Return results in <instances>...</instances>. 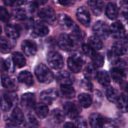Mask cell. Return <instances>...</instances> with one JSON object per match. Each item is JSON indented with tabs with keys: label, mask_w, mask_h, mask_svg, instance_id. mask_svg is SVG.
Segmentation results:
<instances>
[{
	"label": "cell",
	"mask_w": 128,
	"mask_h": 128,
	"mask_svg": "<svg viewBox=\"0 0 128 128\" xmlns=\"http://www.w3.org/2000/svg\"><path fill=\"white\" fill-rule=\"evenodd\" d=\"M128 74V66L127 63L121 59L118 60L115 64L114 67L110 70L112 78L115 82L118 83H122Z\"/></svg>",
	"instance_id": "obj_1"
},
{
	"label": "cell",
	"mask_w": 128,
	"mask_h": 128,
	"mask_svg": "<svg viewBox=\"0 0 128 128\" xmlns=\"http://www.w3.org/2000/svg\"><path fill=\"white\" fill-rule=\"evenodd\" d=\"M35 76L38 80L42 83H50L54 78V75L52 70L45 64H38L34 70Z\"/></svg>",
	"instance_id": "obj_2"
},
{
	"label": "cell",
	"mask_w": 128,
	"mask_h": 128,
	"mask_svg": "<svg viewBox=\"0 0 128 128\" xmlns=\"http://www.w3.org/2000/svg\"><path fill=\"white\" fill-rule=\"evenodd\" d=\"M85 63V57L80 53H76L72 56L69 57L68 59V66L69 69L75 74L80 73L82 70Z\"/></svg>",
	"instance_id": "obj_3"
},
{
	"label": "cell",
	"mask_w": 128,
	"mask_h": 128,
	"mask_svg": "<svg viewBox=\"0 0 128 128\" xmlns=\"http://www.w3.org/2000/svg\"><path fill=\"white\" fill-rule=\"evenodd\" d=\"M18 101L17 95L14 92L4 94L1 98V109L4 112H8L14 107Z\"/></svg>",
	"instance_id": "obj_4"
},
{
	"label": "cell",
	"mask_w": 128,
	"mask_h": 128,
	"mask_svg": "<svg viewBox=\"0 0 128 128\" xmlns=\"http://www.w3.org/2000/svg\"><path fill=\"white\" fill-rule=\"evenodd\" d=\"M93 32L100 39H106L110 34V27L104 21H97L93 26Z\"/></svg>",
	"instance_id": "obj_5"
},
{
	"label": "cell",
	"mask_w": 128,
	"mask_h": 128,
	"mask_svg": "<svg viewBox=\"0 0 128 128\" xmlns=\"http://www.w3.org/2000/svg\"><path fill=\"white\" fill-rule=\"evenodd\" d=\"M47 62L50 68L54 70H61L64 64L63 57L58 52L55 51H51L48 53Z\"/></svg>",
	"instance_id": "obj_6"
},
{
	"label": "cell",
	"mask_w": 128,
	"mask_h": 128,
	"mask_svg": "<svg viewBox=\"0 0 128 128\" xmlns=\"http://www.w3.org/2000/svg\"><path fill=\"white\" fill-rule=\"evenodd\" d=\"M38 15L40 18L41 21L48 24H52L56 20V15L55 10L50 7H46L44 8H42L40 10H39Z\"/></svg>",
	"instance_id": "obj_7"
},
{
	"label": "cell",
	"mask_w": 128,
	"mask_h": 128,
	"mask_svg": "<svg viewBox=\"0 0 128 128\" xmlns=\"http://www.w3.org/2000/svg\"><path fill=\"white\" fill-rule=\"evenodd\" d=\"M21 104L26 111H31L36 106V98L32 93H26L22 96Z\"/></svg>",
	"instance_id": "obj_8"
},
{
	"label": "cell",
	"mask_w": 128,
	"mask_h": 128,
	"mask_svg": "<svg viewBox=\"0 0 128 128\" xmlns=\"http://www.w3.org/2000/svg\"><path fill=\"white\" fill-rule=\"evenodd\" d=\"M110 34L116 39H121L125 36V27L122 22L117 21L110 26Z\"/></svg>",
	"instance_id": "obj_9"
},
{
	"label": "cell",
	"mask_w": 128,
	"mask_h": 128,
	"mask_svg": "<svg viewBox=\"0 0 128 128\" xmlns=\"http://www.w3.org/2000/svg\"><path fill=\"white\" fill-rule=\"evenodd\" d=\"M76 17L79 22L85 27H88L91 23V15L88 10L84 8L80 7L77 9Z\"/></svg>",
	"instance_id": "obj_10"
},
{
	"label": "cell",
	"mask_w": 128,
	"mask_h": 128,
	"mask_svg": "<svg viewBox=\"0 0 128 128\" xmlns=\"http://www.w3.org/2000/svg\"><path fill=\"white\" fill-rule=\"evenodd\" d=\"M58 46L64 51H71L76 47L70 36L67 34H62L58 38Z\"/></svg>",
	"instance_id": "obj_11"
},
{
	"label": "cell",
	"mask_w": 128,
	"mask_h": 128,
	"mask_svg": "<svg viewBox=\"0 0 128 128\" xmlns=\"http://www.w3.org/2000/svg\"><path fill=\"white\" fill-rule=\"evenodd\" d=\"M64 112L68 118L72 119H76L77 118H79L80 109L75 104L68 102L64 105Z\"/></svg>",
	"instance_id": "obj_12"
},
{
	"label": "cell",
	"mask_w": 128,
	"mask_h": 128,
	"mask_svg": "<svg viewBox=\"0 0 128 128\" xmlns=\"http://www.w3.org/2000/svg\"><path fill=\"white\" fill-rule=\"evenodd\" d=\"M58 94L56 89L51 88L46 91H44L40 94V100L43 103L46 105H51L57 98Z\"/></svg>",
	"instance_id": "obj_13"
},
{
	"label": "cell",
	"mask_w": 128,
	"mask_h": 128,
	"mask_svg": "<svg viewBox=\"0 0 128 128\" xmlns=\"http://www.w3.org/2000/svg\"><path fill=\"white\" fill-rule=\"evenodd\" d=\"M24 122V114L22 111L19 108H15L12 111L8 124L19 126Z\"/></svg>",
	"instance_id": "obj_14"
},
{
	"label": "cell",
	"mask_w": 128,
	"mask_h": 128,
	"mask_svg": "<svg viewBox=\"0 0 128 128\" xmlns=\"http://www.w3.org/2000/svg\"><path fill=\"white\" fill-rule=\"evenodd\" d=\"M33 34L38 37H45L50 33L48 26L43 21H36L33 24Z\"/></svg>",
	"instance_id": "obj_15"
},
{
	"label": "cell",
	"mask_w": 128,
	"mask_h": 128,
	"mask_svg": "<svg viewBox=\"0 0 128 128\" xmlns=\"http://www.w3.org/2000/svg\"><path fill=\"white\" fill-rule=\"evenodd\" d=\"M22 28L16 24H9L5 26V34L10 40H16L20 38Z\"/></svg>",
	"instance_id": "obj_16"
},
{
	"label": "cell",
	"mask_w": 128,
	"mask_h": 128,
	"mask_svg": "<svg viewBox=\"0 0 128 128\" xmlns=\"http://www.w3.org/2000/svg\"><path fill=\"white\" fill-rule=\"evenodd\" d=\"M2 85L4 88L9 90L10 92H14L17 88V81L16 79L6 74L2 75Z\"/></svg>",
	"instance_id": "obj_17"
},
{
	"label": "cell",
	"mask_w": 128,
	"mask_h": 128,
	"mask_svg": "<svg viewBox=\"0 0 128 128\" xmlns=\"http://www.w3.org/2000/svg\"><path fill=\"white\" fill-rule=\"evenodd\" d=\"M58 20H59L60 26L66 30H70V29L74 30L75 28L77 27V26L75 25L74 20L67 14H60L58 17Z\"/></svg>",
	"instance_id": "obj_18"
},
{
	"label": "cell",
	"mask_w": 128,
	"mask_h": 128,
	"mask_svg": "<svg viewBox=\"0 0 128 128\" xmlns=\"http://www.w3.org/2000/svg\"><path fill=\"white\" fill-rule=\"evenodd\" d=\"M106 118L99 113H93L90 118V125L92 128H104Z\"/></svg>",
	"instance_id": "obj_19"
},
{
	"label": "cell",
	"mask_w": 128,
	"mask_h": 128,
	"mask_svg": "<svg viewBox=\"0 0 128 128\" xmlns=\"http://www.w3.org/2000/svg\"><path fill=\"white\" fill-rule=\"evenodd\" d=\"M22 50L27 56H33L38 51V47L35 43L31 40H24L22 43Z\"/></svg>",
	"instance_id": "obj_20"
},
{
	"label": "cell",
	"mask_w": 128,
	"mask_h": 128,
	"mask_svg": "<svg viewBox=\"0 0 128 128\" xmlns=\"http://www.w3.org/2000/svg\"><path fill=\"white\" fill-rule=\"evenodd\" d=\"M69 36H70L72 42L75 45V46L82 44L85 36H84L83 32L80 30V28L78 26L76 28H75L74 30H72V32Z\"/></svg>",
	"instance_id": "obj_21"
},
{
	"label": "cell",
	"mask_w": 128,
	"mask_h": 128,
	"mask_svg": "<svg viewBox=\"0 0 128 128\" xmlns=\"http://www.w3.org/2000/svg\"><path fill=\"white\" fill-rule=\"evenodd\" d=\"M88 4L95 16H100L104 10V2L101 0H88Z\"/></svg>",
	"instance_id": "obj_22"
},
{
	"label": "cell",
	"mask_w": 128,
	"mask_h": 128,
	"mask_svg": "<svg viewBox=\"0 0 128 128\" xmlns=\"http://www.w3.org/2000/svg\"><path fill=\"white\" fill-rule=\"evenodd\" d=\"M97 68H96L92 63L88 64L84 69L85 78L87 80H89V81H92V80H94L97 79L98 73H99V72H98Z\"/></svg>",
	"instance_id": "obj_23"
},
{
	"label": "cell",
	"mask_w": 128,
	"mask_h": 128,
	"mask_svg": "<svg viewBox=\"0 0 128 128\" xmlns=\"http://www.w3.org/2000/svg\"><path fill=\"white\" fill-rule=\"evenodd\" d=\"M74 76L68 71H61L57 75V80L61 84L63 85H71L74 82Z\"/></svg>",
	"instance_id": "obj_24"
},
{
	"label": "cell",
	"mask_w": 128,
	"mask_h": 128,
	"mask_svg": "<svg viewBox=\"0 0 128 128\" xmlns=\"http://www.w3.org/2000/svg\"><path fill=\"white\" fill-rule=\"evenodd\" d=\"M18 80L28 86L34 85V78L32 74L28 71H22L18 76Z\"/></svg>",
	"instance_id": "obj_25"
},
{
	"label": "cell",
	"mask_w": 128,
	"mask_h": 128,
	"mask_svg": "<svg viewBox=\"0 0 128 128\" xmlns=\"http://www.w3.org/2000/svg\"><path fill=\"white\" fill-rule=\"evenodd\" d=\"M50 118H51L52 122L54 124H62V122H64L65 113H64V112H63L58 109H56L52 112Z\"/></svg>",
	"instance_id": "obj_26"
},
{
	"label": "cell",
	"mask_w": 128,
	"mask_h": 128,
	"mask_svg": "<svg viewBox=\"0 0 128 128\" xmlns=\"http://www.w3.org/2000/svg\"><path fill=\"white\" fill-rule=\"evenodd\" d=\"M105 12L106 16L111 20H116L117 17L118 16V9L117 6L113 3H109L106 5Z\"/></svg>",
	"instance_id": "obj_27"
},
{
	"label": "cell",
	"mask_w": 128,
	"mask_h": 128,
	"mask_svg": "<svg viewBox=\"0 0 128 128\" xmlns=\"http://www.w3.org/2000/svg\"><path fill=\"white\" fill-rule=\"evenodd\" d=\"M34 112L37 116L40 118H45L49 113V108L47 105L44 103H40L36 105L34 108Z\"/></svg>",
	"instance_id": "obj_28"
},
{
	"label": "cell",
	"mask_w": 128,
	"mask_h": 128,
	"mask_svg": "<svg viewBox=\"0 0 128 128\" xmlns=\"http://www.w3.org/2000/svg\"><path fill=\"white\" fill-rule=\"evenodd\" d=\"M118 109L123 113L128 112V97L127 95L122 94L119 95L118 99L116 102Z\"/></svg>",
	"instance_id": "obj_29"
},
{
	"label": "cell",
	"mask_w": 128,
	"mask_h": 128,
	"mask_svg": "<svg viewBox=\"0 0 128 128\" xmlns=\"http://www.w3.org/2000/svg\"><path fill=\"white\" fill-rule=\"evenodd\" d=\"M112 51L118 56H121L124 55L128 51V47L124 42L117 41L116 42L112 48Z\"/></svg>",
	"instance_id": "obj_30"
},
{
	"label": "cell",
	"mask_w": 128,
	"mask_h": 128,
	"mask_svg": "<svg viewBox=\"0 0 128 128\" xmlns=\"http://www.w3.org/2000/svg\"><path fill=\"white\" fill-rule=\"evenodd\" d=\"M60 91L62 94L67 99H72L75 97L76 92L71 85H63L61 86Z\"/></svg>",
	"instance_id": "obj_31"
},
{
	"label": "cell",
	"mask_w": 128,
	"mask_h": 128,
	"mask_svg": "<svg viewBox=\"0 0 128 128\" xmlns=\"http://www.w3.org/2000/svg\"><path fill=\"white\" fill-rule=\"evenodd\" d=\"M88 44L94 51L100 50L103 48V42H102L101 39L100 38L95 36V35L89 38L88 41Z\"/></svg>",
	"instance_id": "obj_32"
},
{
	"label": "cell",
	"mask_w": 128,
	"mask_h": 128,
	"mask_svg": "<svg viewBox=\"0 0 128 128\" xmlns=\"http://www.w3.org/2000/svg\"><path fill=\"white\" fill-rule=\"evenodd\" d=\"M97 80H98V82L101 86H105V87H108L110 85V82H111L110 74L106 71H105V70L100 71L98 73Z\"/></svg>",
	"instance_id": "obj_33"
},
{
	"label": "cell",
	"mask_w": 128,
	"mask_h": 128,
	"mask_svg": "<svg viewBox=\"0 0 128 128\" xmlns=\"http://www.w3.org/2000/svg\"><path fill=\"white\" fill-rule=\"evenodd\" d=\"M12 60H13L15 66L17 67L18 68H23L26 64V60L24 56L18 52H16L13 54Z\"/></svg>",
	"instance_id": "obj_34"
},
{
	"label": "cell",
	"mask_w": 128,
	"mask_h": 128,
	"mask_svg": "<svg viewBox=\"0 0 128 128\" xmlns=\"http://www.w3.org/2000/svg\"><path fill=\"white\" fill-rule=\"evenodd\" d=\"M12 17L16 21H26L27 20V13L24 9L16 8L11 12Z\"/></svg>",
	"instance_id": "obj_35"
},
{
	"label": "cell",
	"mask_w": 128,
	"mask_h": 128,
	"mask_svg": "<svg viewBox=\"0 0 128 128\" xmlns=\"http://www.w3.org/2000/svg\"><path fill=\"white\" fill-rule=\"evenodd\" d=\"M78 100L81 106L84 108H88L92 104V98L88 94H81L78 97Z\"/></svg>",
	"instance_id": "obj_36"
},
{
	"label": "cell",
	"mask_w": 128,
	"mask_h": 128,
	"mask_svg": "<svg viewBox=\"0 0 128 128\" xmlns=\"http://www.w3.org/2000/svg\"><path fill=\"white\" fill-rule=\"evenodd\" d=\"M13 48V45L10 41L7 40L5 38L2 37L1 40H0V49L1 52L3 54H7L9 53Z\"/></svg>",
	"instance_id": "obj_37"
},
{
	"label": "cell",
	"mask_w": 128,
	"mask_h": 128,
	"mask_svg": "<svg viewBox=\"0 0 128 128\" xmlns=\"http://www.w3.org/2000/svg\"><path fill=\"white\" fill-rule=\"evenodd\" d=\"M106 98L112 103H116L118 99V91L113 88V87H108V88L106 89Z\"/></svg>",
	"instance_id": "obj_38"
},
{
	"label": "cell",
	"mask_w": 128,
	"mask_h": 128,
	"mask_svg": "<svg viewBox=\"0 0 128 128\" xmlns=\"http://www.w3.org/2000/svg\"><path fill=\"white\" fill-rule=\"evenodd\" d=\"M92 64L96 67V68H101L104 64V57L102 54L99 52H94L93 55L91 56Z\"/></svg>",
	"instance_id": "obj_39"
},
{
	"label": "cell",
	"mask_w": 128,
	"mask_h": 128,
	"mask_svg": "<svg viewBox=\"0 0 128 128\" xmlns=\"http://www.w3.org/2000/svg\"><path fill=\"white\" fill-rule=\"evenodd\" d=\"M39 123L35 117L28 116L24 121V128H38Z\"/></svg>",
	"instance_id": "obj_40"
},
{
	"label": "cell",
	"mask_w": 128,
	"mask_h": 128,
	"mask_svg": "<svg viewBox=\"0 0 128 128\" xmlns=\"http://www.w3.org/2000/svg\"><path fill=\"white\" fill-rule=\"evenodd\" d=\"M27 0H3L4 4L9 7H16L24 4Z\"/></svg>",
	"instance_id": "obj_41"
},
{
	"label": "cell",
	"mask_w": 128,
	"mask_h": 128,
	"mask_svg": "<svg viewBox=\"0 0 128 128\" xmlns=\"http://www.w3.org/2000/svg\"><path fill=\"white\" fill-rule=\"evenodd\" d=\"M0 18H1V20H2L3 22H8L10 20V16L8 11L4 7H2V8H1Z\"/></svg>",
	"instance_id": "obj_42"
},
{
	"label": "cell",
	"mask_w": 128,
	"mask_h": 128,
	"mask_svg": "<svg viewBox=\"0 0 128 128\" xmlns=\"http://www.w3.org/2000/svg\"><path fill=\"white\" fill-rule=\"evenodd\" d=\"M82 52H83V54L86 55V56H92L93 55V53L95 52L94 50H92V48L88 44H82Z\"/></svg>",
	"instance_id": "obj_43"
},
{
	"label": "cell",
	"mask_w": 128,
	"mask_h": 128,
	"mask_svg": "<svg viewBox=\"0 0 128 128\" xmlns=\"http://www.w3.org/2000/svg\"><path fill=\"white\" fill-rule=\"evenodd\" d=\"M76 128H88V124L86 121L82 118H77L74 123Z\"/></svg>",
	"instance_id": "obj_44"
},
{
	"label": "cell",
	"mask_w": 128,
	"mask_h": 128,
	"mask_svg": "<svg viewBox=\"0 0 128 128\" xmlns=\"http://www.w3.org/2000/svg\"><path fill=\"white\" fill-rule=\"evenodd\" d=\"M120 10L124 15H128V0H122L120 2Z\"/></svg>",
	"instance_id": "obj_45"
},
{
	"label": "cell",
	"mask_w": 128,
	"mask_h": 128,
	"mask_svg": "<svg viewBox=\"0 0 128 128\" xmlns=\"http://www.w3.org/2000/svg\"><path fill=\"white\" fill-rule=\"evenodd\" d=\"M76 0H58V3L63 6L69 7L72 6L75 4Z\"/></svg>",
	"instance_id": "obj_46"
},
{
	"label": "cell",
	"mask_w": 128,
	"mask_h": 128,
	"mask_svg": "<svg viewBox=\"0 0 128 128\" xmlns=\"http://www.w3.org/2000/svg\"><path fill=\"white\" fill-rule=\"evenodd\" d=\"M38 5H37L35 3H34L33 2H31L29 4H28V13L32 14H34L35 11H37V7Z\"/></svg>",
	"instance_id": "obj_47"
},
{
	"label": "cell",
	"mask_w": 128,
	"mask_h": 128,
	"mask_svg": "<svg viewBox=\"0 0 128 128\" xmlns=\"http://www.w3.org/2000/svg\"><path fill=\"white\" fill-rule=\"evenodd\" d=\"M104 128H117L115 123L113 122H112L111 120H106V123L104 125Z\"/></svg>",
	"instance_id": "obj_48"
},
{
	"label": "cell",
	"mask_w": 128,
	"mask_h": 128,
	"mask_svg": "<svg viewBox=\"0 0 128 128\" xmlns=\"http://www.w3.org/2000/svg\"><path fill=\"white\" fill-rule=\"evenodd\" d=\"M82 86L86 88V89H87V90H92V83L90 82V81L89 80H86V81H82Z\"/></svg>",
	"instance_id": "obj_49"
},
{
	"label": "cell",
	"mask_w": 128,
	"mask_h": 128,
	"mask_svg": "<svg viewBox=\"0 0 128 128\" xmlns=\"http://www.w3.org/2000/svg\"><path fill=\"white\" fill-rule=\"evenodd\" d=\"M32 2L39 6V5H44V4H46L48 0H32Z\"/></svg>",
	"instance_id": "obj_50"
},
{
	"label": "cell",
	"mask_w": 128,
	"mask_h": 128,
	"mask_svg": "<svg viewBox=\"0 0 128 128\" xmlns=\"http://www.w3.org/2000/svg\"><path fill=\"white\" fill-rule=\"evenodd\" d=\"M64 128H76V124L72 122H67L64 124Z\"/></svg>",
	"instance_id": "obj_51"
},
{
	"label": "cell",
	"mask_w": 128,
	"mask_h": 128,
	"mask_svg": "<svg viewBox=\"0 0 128 128\" xmlns=\"http://www.w3.org/2000/svg\"><path fill=\"white\" fill-rule=\"evenodd\" d=\"M124 43L125 44V45L127 46V47L128 48V34H126L124 38Z\"/></svg>",
	"instance_id": "obj_52"
},
{
	"label": "cell",
	"mask_w": 128,
	"mask_h": 128,
	"mask_svg": "<svg viewBox=\"0 0 128 128\" xmlns=\"http://www.w3.org/2000/svg\"><path fill=\"white\" fill-rule=\"evenodd\" d=\"M123 89H124V91H125V92L128 94V82L124 83V84L123 85Z\"/></svg>",
	"instance_id": "obj_53"
},
{
	"label": "cell",
	"mask_w": 128,
	"mask_h": 128,
	"mask_svg": "<svg viewBox=\"0 0 128 128\" xmlns=\"http://www.w3.org/2000/svg\"><path fill=\"white\" fill-rule=\"evenodd\" d=\"M8 128H21L19 126H16V125H11V124H8Z\"/></svg>",
	"instance_id": "obj_54"
}]
</instances>
